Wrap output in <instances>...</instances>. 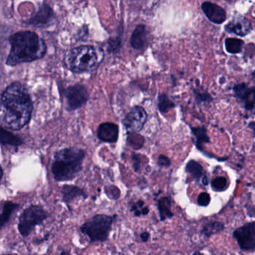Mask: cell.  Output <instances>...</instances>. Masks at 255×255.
Here are the masks:
<instances>
[{"label":"cell","instance_id":"6da1fadb","mask_svg":"<svg viewBox=\"0 0 255 255\" xmlns=\"http://www.w3.org/2000/svg\"><path fill=\"white\" fill-rule=\"evenodd\" d=\"M32 110L30 95L20 83L10 85L0 97V120L10 129L18 130L26 126Z\"/></svg>","mask_w":255,"mask_h":255},{"label":"cell","instance_id":"7a4b0ae2","mask_svg":"<svg viewBox=\"0 0 255 255\" xmlns=\"http://www.w3.org/2000/svg\"><path fill=\"white\" fill-rule=\"evenodd\" d=\"M9 41L11 50L6 64L10 66L38 60L47 51L44 40L33 32H17L11 35Z\"/></svg>","mask_w":255,"mask_h":255},{"label":"cell","instance_id":"3957f363","mask_svg":"<svg viewBox=\"0 0 255 255\" xmlns=\"http://www.w3.org/2000/svg\"><path fill=\"white\" fill-rule=\"evenodd\" d=\"M86 152L77 147H69L56 152L54 155L51 171L57 182L74 180L83 169Z\"/></svg>","mask_w":255,"mask_h":255},{"label":"cell","instance_id":"277c9868","mask_svg":"<svg viewBox=\"0 0 255 255\" xmlns=\"http://www.w3.org/2000/svg\"><path fill=\"white\" fill-rule=\"evenodd\" d=\"M104 50L94 46L76 47L66 55L67 66L74 73H87L95 71L104 60Z\"/></svg>","mask_w":255,"mask_h":255},{"label":"cell","instance_id":"5b68a950","mask_svg":"<svg viewBox=\"0 0 255 255\" xmlns=\"http://www.w3.org/2000/svg\"><path fill=\"white\" fill-rule=\"evenodd\" d=\"M116 218L117 215H95L81 225L80 231L89 237L91 243H103L108 240Z\"/></svg>","mask_w":255,"mask_h":255},{"label":"cell","instance_id":"8992f818","mask_svg":"<svg viewBox=\"0 0 255 255\" xmlns=\"http://www.w3.org/2000/svg\"><path fill=\"white\" fill-rule=\"evenodd\" d=\"M48 217V212L42 206L35 204L29 206L19 216L17 225L19 233L22 237H27L35 227L43 225Z\"/></svg>","mask_w":255,"mask_h":255},{"label":"cell","instance_id":"52a82bcc","mask_svg":"<svg viewBox=\"0 0 255 255\" xmlns=\"http://www.w3.org/2000/svg\"><path fill=\"white\" fill-rule=\"evenodd\" d=\"M233 237L237 240L241 250H255V223L248 222L243 226L237 228L233 233Z\"/></svg>","mask_w":255,"mask_h":255},{"label":"cell","instance_id":"ba28073f","mask_svg":"<svg viewBox=\"0 0 255 255\" xmlns=\"http://www.w3.org/2000/svg\"><path fill=\"white\" fill-rule=\"evenodd\" d=\"M147 119L145 110L142 107H135L125 116L123 125L129 133H138L142 129Z\"/></svg>","mask_w":255,"mask_h":255},{"label":"cell","instance_id":"9c48e42d","mask_svg":"<svg viewBox=\"0 0 255 255\" xmlns=\"http://www.w3.org/2000/svg\"><path fill=\"white\" fill-rule=\"evenodd\" d=\"M67 107L69 110H75L86 104L89 98L87 89L83 85L70 86L65 90Z\"/></svg>","mask_w":255,"mask_h":255},{"label":"cell","instance_id":"30bf717a","mask_svg":"<svg viewBox=\"0 0 255 255\" xmlns=\"http://www.w3.org/2000/svg\"><path fill=\"white\" fill-rule=\"evenodd\" d=\"M55 21V14L50 6L44 5L28 23L36 27H48Z\"/></svg>","mask_w":255,"mask_h":255},{"label":"cell","instance_id":"8fae6325","mask_svg":"<svg viewBox=\"0 0 255 255\" xmlns=\"http://www.w3.org/2000/svg\"><path fill=\"white\" fill-rule=\"evenodd\" d=\"M225 29L228 33H233L238 36L243 37L250 33L252 26L247 18L238 16L229 22L225 26Z\"/></svg>","mask_w":255,"mask_h":255},{"label":"cell","instance_id":"7c38bea8","mask_svg":"<svg viewBox=\"0 0 255 255\" xmlns=\"http://www.w3.org/2000/svg\"><path fill=\"white\" fill-rule=\"evenodd\" d=\"M201 9L207 18L216 24H222L226 20V12L217 4L210 2H203L201 4Z\"/></svg>","mask_w":255,"mask_h":255},{"label":"cell","instance_id":"4fadbf2b","mask_svg":"<svg viewBox=\"0 0 255 255\" xmlns=\"http://www.w3.org/2000/svg\"><path fill=\"white\" fill-rule=\"evenodd\" d=\"M119 128L113 123H103L98 129V137L104 142L115 143L118 141Z\"/></svg>","mask_w":255,"mask_h":255},{"label":"cell","instance_id":"5bb4252c","mask_svg":"<svg viewBox=\"0 0 255 255\" xmlns=\"http://www.w3.org/2000/svg\"><path fill=\"white\" fill-rule=\"evenodd\" d=\"M236 96L244 102L247 110H252L255 107V90L250 89L246 83L237 85L234 88Z\"/></svg>","mask_w":255,"mask_h":255},{"label":"cell","instance_id":"9a60e30c","mask_svg":"<svg viewBox=\"0 0 255 255\" xmlns=\"http://www.w3.org/2000/svg\"><path fill=\"white\" fill-rule=\"evenodd\" d=\"M61 193L62 195V201L68 206L77 198H88L87 193L81 188L74 185H64L61 189Z\"/></svg>","mask_w":255,"mask_h":255},{"label":"cell","instance_id":"2e32d148","mask_svg":"<svg viewBox=\"0 0 255 255\" xmlns=\"http://www.w3.org/2000/svg\"><path fill=\"white\" fill-rule=\"evenodd\" d=\"M147 41V29L144 25L140 24L135 27L130 38L131 46L135 50L144 48Z\"/></svg>","mask_w":255,"mask_h":255},{"label":"cell","instance_id":"e0dca14e","mask_svg":"<svg viewBox=\"0 0 255 255\" xmlns=\"http://www.w3.org/2000/svg\"><path fill=\"white\" fill-rule=\"evenodd\" d=\"M157 209L161 222L174 217V213L171 211V201L168 197H162L158 200Z\"/></svg>","mask_w":255,"mask_h":255},{"label":"cell","instance_id":"ac0fdd59","mask_svg":"<svg viewBox=\"0 0 255 255\" xmlns=\"http://www.w3.org/2000/svg\"><path fill=\"white\" fill-rule=\"evenodd\" d=\"M20 207L17 203L6 201L2 206V213H0V231L9 222L13 213Z\"/></svg>","mask_w":255,"mask_h":255},{"label":"cell","instance_id":"d6986e66","mask_svg":"<svg viewBox=\"0 0 255 255\" xmlns=\"http://www.w3.org/2000/svg\"><path fill=\"white\" fill-rule=\"evenodd\" d=\"M225 229V225L219 221H210L201 228V233L206 238H210L212 236L222 232Z\"/></svg>","mask_w":255,"mask_h":255},{"label":"cell","instance_id":"ffe728a7","mask_svg":"<svg viewBox=\"0 0 255 255\" xmlns=\"http://www.w3.org/2000/svg\"><path fill=\"white\" fill-rule=\"evenodd\" d=\"M185 170L196 181H199L201 179H202L206 175L202 165L199 162L193 160V159L187 162Z\"/></svg>","mask_w":255,"mask_h":255},{"label":"cell","instance_id":"44dd1931","mask_svg":"<svg viewBox=\"0 0 255 255\" xmlns=\"http://www.w3.org/2000/svg\"><path fill=\"white\" fill-rule=\"evenodd\" d=\"M0 143L12 146H19L23 144V141L14 134L8 132L0 127Z\"/></svg>","mask_w":255,"mask_h":255},{"label":"cell","instance_id":"7402d4cb","mask_svg":"<svg viewBox=\"0 0 255 255\" xmlns=\"http://www.w3.org/2000/svg\"><path fill=\"white\" fill-rule=\"evenodd\" d=\"M192 132L196 138V146L200 150H203V145L210 142V138L205 128H192Z\"/></svg>","mask_w":255,"mask_h":255},{"label":"cell","instance_id":"603a6c76","mask_svg":"<svg viewBox=\"0 0 255 255\" xmlns=\"http://www.w3.org/2000/svg\"><path fill=\"white\" fill-rule=\"evenodd\" d=\"M225 49L231 54H237L243 50L244 42L238 38H227L225 41Z\"/></svg>","mask_w":255,"mask_h":255},{"label":"cell","instance_id":"cb8c5ba5","mask_svg":"<svg viewBox=\"0 0 255 255\" xmlns=\"http://www.w3.org/2000/svg\"><path fill=\"white\" fill-rule=\"evenodd\" d=\"M159 110L162 113H166L171 109L174 108V104L172 101H170L166 95H161L159 97V103H158Z\"/></svg>","mask_w":255,"mask_h":255},{"label":"cell","instance_id":"d4e9b609","mask_svg":"<svg viewBox=\"0 0 255 255\" xmlns=\"http://www.w3.org/2000/svg\"><path fill=\"white\" fill-rule=\"evenodd\" d=\"M228 186V180L225 177H217L212 180L211 187L215 192H223Z\"/></svg>","mask_w":255,"mask_h":255},{"label":"cell","instance_id":"484cf974","mask_svg":"<svg viewBox=\"0 0 255 255\" xmlns=\"http://www.w3.org/2000/svg\"><path fill=\"white\" fill-rule=\"evenodd\" d=\"M128 142H129V145L133 147L134 149H139L142 147L144 138L137 133H130L129 136L128 137Z\"/></svg>","mask_w":255,"mask_h":255},{"label":"cell","instance_id":"4316f807","mask_svg":"<svg viewBox=\"0 0 255 255\" xmlns=\"http://www.w3.org/2000/svg\"><path fill=\"white\" fill-rule=\"evenodd\" d=\"M210 201H211V198H210V194L207 192H201L198 195V199H197V203L200 207H207L210 204Z\"/></svg>","mask_w":255,"mask_h":255},{"label":"cell","instance_id":"83f0119b","mask_svg":"<svg viewBox=\"0 0 255 255\" xmlns=\"http://www.w3.org/2000/svg\"><path fill=\"white\" fill-rule=\"evenodd\" d=\"M132 165H133L134 171L138 172L141 168V156L136 153H133L132 156Z\"/></svg>","mask_w":255,"mask_h":255},{"label":"cell","instance_id":"f1b7e54d","mask_svg":"<svg viewBox=\"0 0 255 255\" xmlns=\"http://www.w3.org/2000/svg\"><path fill=\"white\" fill-rule=\"evenodd\" d=\"M158 165L161 167H169L171 165V159L165 155H160L157 159Z\"/></svg>","mask_w":255,"mask_h":255},{"label":"cell","instance_id":"f546056e","mask_svg":"<svg viewBox=\"0 0 255 255\" xmlns=\"http://www.w3.org/2000/svg\"><path fill=\"white\" fill-rule=\"evenodd\" d=\"M144 204H145V203L143 200H138L135 204H132L130 208V212H133L134 213L137 210H141L144 207Z\"/></svg>","mask_w":255,"mask_h":255},{"label":"cell","instance_id":"4dcf8cb0","mask_svg":"<svg viewBox=\"0 0 255 255\" xmlns=\"http://www.w3.org/2000/svg\"><path fill=\"white\" fill-rule=\"evenodd\" d=\"M109 44H110V50H112V51L113 50H117L118 48L120 47L121 44V40L118 39L116 38V40L112 39L111 41L109 42Z\"/></svg>","mask_w":255,"mask_h":255},{"label":"cell","instance_id":"1f68e13d","mask_svg":"<svg viewBox=\"0 0 255 255\" xmlns=\"http://www.w3.org/2000/svg\"><path fill=\"white\" fill-rule=\"evenodd\" d=\"M150 233L147 232V231H144V232H142L140 234V239H141V240L143 243H146V242L148 241L149 239H150Z\"/></svg>","mask_w":255,"mask_h":255},{"label":"cell","instance_id":"d6a6232c","mask_svg":"<svg viewBox=\"0 0 255 255\" xmlns=\"http://www.w3.org/2000/svg\"><path fill=\"white\" fill-rule=\"evenodd\" d=\"M149 212H150V210H149L148 207H144L141 210V216H147L148 215Z\"/></svg>","mask_w":255,"mask_h":255},{"label":"cell","instance_id":"836d02e7","mask_svg":"<svg viewBox=\"0 0 255 255\" xmlns=\"http://www.w3.org/2000/svg\"><path fill=\"white\" fill-rule=\"evenodd\" d=\"M201 181H202V184L204 185V186H207L209 183L208 177H207V175L204 176V177L201 179Z\"/></svg>","mask_w":255,"mask_h":255},{"label":"cell","instance_id":"e575fe53","mask_svg":"<svg viewBox=\"0 0 255 255\" xmlns=\"http://www.w3.org/2000/svg\"><path fill=\"white\" fill-rule=\"evenodd\" d=\"M59 255H71V253H70L69 251L63 250Z\"/></svg>","mask_w":255,"mask_h":255},{"label":"cell","instance_id":"d590c367","mask_svg":"<svg viewBox=\"0 0 255 255\" xmlns=\"http://www.w3.org/2000/svg\"><path fill=\"white\" fill-rule=\"evenodd\" d=\"M2 177H3V169H2V166L0 165V181L2 180Z\"/></svg>","mask_w":255,"mask_h":255},{"label":"cell","instance_id":"8d00e7d4","mask_svg":"<svg viewBox=\"0 0 255 255\" xmlns=\"http://www.w3.org/2000/svg\"><path fill=\"white\" fill-rule=\"evenodd\" d=\"M192 255H204V254L201 253V252H196L195 253H193Z\"/></svg>","mask_w":255,"mask_h":255},{"label":"cell","instance_id":"74e56055","mask_svg":"<svg viewBox=\"0 0 255 255\" xmlns=\"http://www.w3.org/2000/svg\"><path fill=\"white\" fill-rule=\"evenodd\" d=\"M12 255V254H8V255Z\"/></svg>","mask_w":255,"mask_h":255}]
</instances>
